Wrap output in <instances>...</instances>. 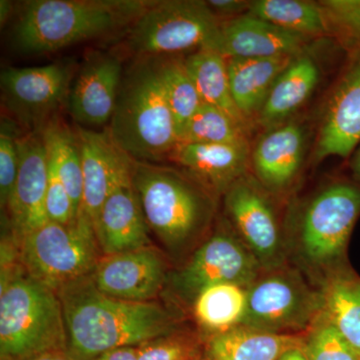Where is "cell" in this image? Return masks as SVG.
<instances>
[{
	"mask_svg": "<svg viewBox=\"0 0 360 360\" xmlns=\"http://www.w3.org/2000/svg\"><path fill=\"white\" fill-rule=\"evenodd\" d=\"M58 293L68 350L78 360H94L115 348L139 347L179 329L172 310L155 302H127L104 295L91 276Z\"/></svg>",
	"mask_w": 360,
	"mask_h": 360,
	"instance_id": "6da1fadb",
	"label": "cell"
},
{
	"mask_svg": "<svg viewBox=\"0 0 360 360\" xmlns=\"http://www.w3.org/2000/svg\"><path fill=\"white\" fill-rule=\"evenodd\" d=\"M150 4L139 0L25 1L13 26V44L25 54L51 53L134 23Z\"/></svg>",
	"mask_w": 360,
	"mask_h": 360,
	"instance_id": "7a4b0ae2",
	"label": "cell"
},
{
	"mask_svg": "<svg viewBox=\"0 0 360 360\" xmlns=\"http://www.w3.org/2000/svg\"><path fill=\"white\" fill-rule=\"evenodd\" d=\"M108 130L132 160H169L179 143V130L153 56L137 58L123 73Z\"/></svg>",
	"mask_w": 360,
	"mask_h": 360,
	"instance_id": "3957f363",
	"label": "cell"
},
{
	"mask_svg": "<svg viewBox=\"0 0 360 360\" xmlns=\"http://www.w3.org/2000/svg\"><path fill=\"white\" fill-rule=\"evenodd\" d=\"M131 181L149 231L170 255L188 248L212 219L213 194L186 172L132 160Z\"/></svg>",
	"mask_w": 360,
	"mask_h": 360,
	"instance_id": "277c9868",
	"label": "cell"
},
{
	"mask_svg": "<svg viewBox=\"0 0 360 360\" xmlns=\"http://www.w3.org/2000/svg\"><path fill=\"white\" fill-rule=\"evenodd\" d=\"M56 349H68L58 293L20 270L1 288V360H22Z\"/></svg>",
	"mask_w": 360,
	"mask_h": 360,
	"instance_id": "5b68a950",
	"label": "cell"
},
{
	"mask_svg": "<svg viewBox=\"0 0 360 360\" xmlns=\"http://www.w3.org/2000/svg\"><path fill=\"white\" fill-rule=\"evenodd\" d=\"M20 245L26 274L56 292L91 276L101 258L94 224L82 210L70 224L49 221Z\"/></svg>",
	"mask_w": 360,
	"mask_h": 360,
	"instance_id": "8992f818",
	"label": "cell"
},
{
	"mask_svg": "<svg viewBox=\"0 0 360 360\" xmlns=\"http://www.w3.org/2000/svg\"><path fill=\"white\" fill-rule=\"evenodd\" d=\"M220 25L219 16L206 1H151L132 23L127 44L137 58L212 51Z\"/></svg>",
	"mask_w": 360,
	"mask_h": 360,
	"instance_id": "52a82bcc",
	"label": "cell"
},
{
	"mask_svg": "<svg viewBox=\"0 0 360 360\" xmlns=\"http://www.w3.org/2000/svg\"><path fill=\"white\" fill-rule=\"evenodd\" d=\"M359 215V184L335 182L319 191L300 219V248L305 259L316 266L340 262Z\"/></svg>",
	"mask_w": 360,
	"mask_h": 360,
	"instance_id": "ba28073f",
	"label": "cell"
},
{
	"mask_svg": "<svg viewBox=\"0 0 360 360\" xmlns=\"http://www.w3.org/2000/svg\"><path fill=\"white\" fill-rule=\"evenodd\" d=\"M323 309L321 293L310 290L293 272H274L248 288V307L241 326L291 335L312 326Z\"/></svg>",
	"mask_w": 360,
	"mask_h": 360,
	"instance_id": "9c48e42d",
	"label": "cell"
},
{
	"mask_svg": "<svg viewBox=\"0 0 360 360\" xmlns=\"http://www.w3.org/2000/svg\"><path fill=\"white\" fill-rule=\"evenodd\" d=\"M72 79L68 63L6 68L0 77L2 103L25 132H42L68 101Z\"/></svg>",
	"mask_w": 360,
	"mask_h": 360,
	"instance_id": "30bf717a",
	"label": "cell"
},
{
	"mask_svg": "<svg viewBox=\"0 0 360 360\" xmlns=\"http://www.w3.org/2000/svg\"><path fill=\"white\" fill-rule=\"evenodd\" d=\"M259 262L241 239L219 232L195 250L189 262L168 283L180 298L193 302L201 290L221 283L248 288L257 281Z\"/></svg>",
	"mask_w": 360,
	"mask_h": 360,
	"instance_id": "8fae6325",
	"label": "cell"
},
{
	"mask_svg": "<svg viewBox=\"0 0 360 360\" xmlns=\"http://www.w3.org/2000/svg\"><path fill=\"white\" fill-rule=\"evenodd\" d=\"M224 196L231 221L262 269H279L284 259L283 238L274 207L259 186L243 176Z\"/></svg>",
	"mask_w": 360,
	"mask_h": 360,
	"instance_id": "7c38bea8",
	"label": "cell"
},
{
	"mask_svg": "<svg viewBox=\"0 0 360 360\" xmlns=\"http://www.w3.org/2000/svg\"><path fill=\"white\" fill-rule=\"evenodd\" d=\"M168 278L167 262L153 246L103 255L91 276L104 295L135 302H153Z\"/></svg>",
	"mask_w": 360,
	"mask_h": 360,
	"instance_id": "4fadbf2b",
	"label": "cell"
},
{
	"mask_svg": "<svg viewBox=\"0 0 360 360\" xmlns=\"http://www.w3.org/2000/svg\"><path fill=\"white\" fill-rule=\"evenodd\" d=\"M20 168L6 212L18 243L26 234L49 222L45 207L49 182V156L42 132L18 137Z\"/></svg>",
	"mask_w": 360,
	"mask_h": 360,
	"instance_id": "5bb4252c",
	"label": "cell"
},
{
	"mask_svg": "<svg viewBox=\"0 0 360 360\" xmlns=\"http://www.w3.org/2000/svg\"><path fill=\"white\" fill-rule=\"evenodd\" d=\"M122 61L116 54H89L71 84L68 110L75 122L101 127L110 122L122 85Z\"/></svg>",
	"mask_w": 360,
	"mask_h": 360,
	"instance_id": "9a60e30c",
	"label": "cell"
},
{
	"mask_svg": "<svg viewBox=\"0 0 360 360\" xmlns=\"http://www.w3.org/2000/svg\"><path fill=\"white\" fill-rule=\"evenodd\" d=\"M328 99L315 146L314 158H347L360 143V47Z\"/></svg>",
	"mask_w": 360,
	"mask_h": 360,
	"instance_id": "2e32d148",
	"label": "cell"
},
{
	"mask_svg": "<svg viewBox=\"0 0 360 360\" xmlns=\"http://www.w3.org/2000/svg\"><path fill=\"white\" fill-rule=\"evenodd\" d=\"M78 142L84 172L82 210L96 224L104 201L131 172V158L116 146L108 129L94 131L78 125Z\"/></svg>",
	"mask_w": 360,
	"mask_h": 360,
	"instance_id": "e0dca14e",
	"label": "cell"
},
{
	"mask_svg": "<svg viewBox=\"0 0 360 360\" xmlns=\"http://www.w3.org/2000/svg\"><path fill=\"white\" fill-rule=\"evenodd\" d=\"M309 37L283 30L248 13L220 25L212 51L225 58H258L305 53Z\"/></svg>",
	"mask_w": 360,
	"mask_h": 360,
	"instance_id": "ac0fdd59",
	"label": "cell"
},
{
	"mask_svg": "<svg viewBox=\"0 0 360 360\" xmlns=\"http://www.w3.org/2000/svg\"><path fill=\"white\" fill-rule=\"evenodd\" d=\"M94 231L103 255L151 246L150 231L132 184L131 172L104 201Z\"/></svg>",
	"mask_w": 360,
	"mask_h": 360,
	"instance_id": "d6986e66",
	"label": "cell"
},
{
	"mask_svg": "<svg viewBox=\"0 0 360 360\" xmlns=\"http://www.w3.org/2000/svg\"><path fill=\"white\" fill-rule=\"evenodd\" d=\"M169 161L181 167L213 195H220L245 176L250 150L248 146L179 143Z\"/></svg>",
	"mask_w": 360,
	"mask_h": 360,
	"instance_id": "ffe728a7",
	"label": "cell"
},
{
	"mask_svg": "<svg viewBox=\"0 0 360 360\" xmlns=\"http://www.w3.org/2000/svg\"><path fill=\"white\" fill-rule=\"evenodd\" d=\"M304 150V130L298 123H283L267 130L251 155L260 184L271 191L290 186L302 167Z\"/></svg>",
	"mask_w": 360,
	"mask_h": 360,
	"instance_id": "44dd1931",
	"label": "cell"
},
{
	"mask_svg": "<svg viewBox=\"0 0 360 360\" xmlns=\"http://www.w3.org/2000/svg\"><path fill=\"white\" fill-rule=\"evenodd\" d=\"M321 79V71L314 58L304 53L296 56L277 78L264 105L258 122L267 130L283 124L307 103Z\"/></svg>",
	"mask_w": 360,
	"mask_h": 360,
	"instance_id": "7402d4cb",
	"label": "cell"
},
{
	"mask_svg": "<svg viewBox=\"0 0 360 360\" xmlns=\"http://www.w3.org/2000/svg\"><path fill=\"white\" fill-rule=\"evenodd\" d=\"M295 58H226L232 98L245 120L258 115L277 78Z\"/></svg>",
	"mask_w": 360,
	"mask_h": 360,
	"instance_id": "603a6c76",
	"label": "cell"
},
{
	"mask_svg": "<svg viewBox=\"0 0 360 360\" xmlns=\"http://www.w3.org/2000/svg\"><path fill=\"white\" fill-rule=\"evenodd\" d=\"M302 345L303 338L298 336L239 326L210 336L205 352L208 360H277Z\"/></svg>",
	"mask_w": 360,
	"mask_h": 360,
	"instance_id": "cb8c5ba5",
	"label": "cell"
},
{
	"mask_svg": "<svg viewBox=\"0 0 360 360\" xmlns=\"http://www.w3.org/2000/svg\"><path fill=\"white\" fill-rule=\"evenodd\" d=\"M321 295L322 311L360 354V277L352 269L336 270Z\"/></svg>",
	"mask_w": 360,
	"mask_h": 360,
	"instance_id": "d4e9b609",
	"label": "cell"
},
{
	"mask_svg": "<svg viewBox=\"0 0 360 360\" xmlns=\"http://www.w3.org/2000/svg\"><path fill=\"white\" fill-rule=\"evenodd\" d=\"M184 65L203 103L224 110L245 125L246 120L232 98L227 59L224 56L210 49H200L184 58Z\"/></svg>",
	"mask_w": 360,
	"mask_h": 360,
	"instance_id": "484cf974",
	"label": "cell"
},
{
	"mask_svg": "<svg viewBox=\"0 0 360 360\" xmlns=\"http://www.w3.org/2000/svg\"><path fill=\"white\" fill-rule=\"evenodd\" d=\"M42 135L47 155L58 170L78 215L84 198V172L77 130L70 129L58 115L45 127Z\"/></svg>",
	"mask_w": 360,
	"mask_h": 360,
	"instance_id": "4316f807",
	"label": "cell"
},
{
	"mask_svg": "<svg viewBox=\"0 0 360 360\" xmlns=\"http://www.w3.org/2000/svg\"><path fill=\"white\" fill-rule=\"evenodd\" d=\"M246 307L248 288L233 283L206 288L193 300L196 321L212 335L241 326Z\"/></svg>",
	"mask_w": 360,
	"mask_h": 360,
	"instance_id": "83f0119b",
	"label": "cell"
},
{
	"mask_svg": "<svg viewBox=\"0 0 360 360\" xmlns=\"http://www.w3.org/2000/svg\"><path fill=\"white\" fill-rule=\"evenodd\" d=\"M245 13L307 37L333 33L328 16L319 2L257 0L250 1Z\"/></svg>",
	"mask_w": 360,
	"mask_h": 360,
	"instance_id": "f1b7e54d",
	"label": "cell"
},
{
	"mask_svg": "<svg viewBox=\"0 0 360 360\" xmlns=\"http://www.w3.org/2000/svg\"><path fill=\"white\" fill-rule=\"evenodd\" d=\"M153 58L180 135L202 101L187 72L184 58L160 56H153Z\"/></svg>",
	"mask_w": 360,
	"mask_h": 360,
	"instance_id": "f546056e",
	"label": "cell"
},
{
	"mask_svg": "<svg viewBox=\"0 0 360 360\" xmlns=\"http://www.w3.org/2000/svg\"><path fill=\"white\" fill-rule=\"evenodd\" d=\"M179 143L248 146L245 125L224 110L203 103L180 132Z\"/></svg>",
	"mask_w": 360,
	"mask_h": 360,
	"instance_id": "4dcf8cb0",
	"label": "cell"
},
{
	"mask_svg": "<svg viewBox=\"0 0 360 360\" xmlns=\"http://www.w3.org/2000/svg\"><path fill=\"white\" fill-rule=\"evenodd\" d=\"M302 347L309 360H360V354L323 311L312 323Z\"/></svg>",
	"mask_w": 360,
	"mask_h": 360,
	"instance_id": "1f68e13d",
	"label": "cell"
},
{
	"mask_svg": "<svg viewBox=\"0 0 360 360\" xmlns=\"http://www.w3.org/2000/svg\"><path fill=\"white\" fill-rule=\"evenodd\" d=\"M139 360H201L200 340L179 329L137 347Z\"/></svg>",
	"mask_w": 360,
	"mask_h": 360,
	"instance_id": "d6a6232c",
	"label": "cell"
},
{
	"mask_svg": "<svg viewBox=\"0 0 360 360\" xmlns=\"http://www.w3.org/2000/svg\"><path fill=\"white\" fill-rule=\"evenodd\" d=\"M328 16L331 32L354 51L360 47V0L319 1Z\"/></svg>",
	"mask_w": 360,
	"mask_h": 360,
	"instance_id": "836d02e7",
	"label": "cell"
},
{
	"mask_svg": "<svg viewBox=\"0 0 360 360\" xmlns=\"http://www.w3.org/2000/svg\"><path fill=\"white\" fill-rule=\"evenodd\" d=\"M20 135L16 124L2 117L0 134V201L4 210L8 205L18 179L20 168L18 139Z\"/></svg>",
	"mask_w": 360,
	"mask_h": 360,
	"instance_id": "e575fe53",
	"label": "cell"
},
{
	"mask_svg": "<svg viewBox=\"0 0 360 360\" xmlns=\"http://www.w3.org/2000/svg\"><path fill=\"white\" fill-rule=\"evenodd\" d=\"M49 156V155H47ZM45 207L49 221L68 225L77 217L75 206L61 181L53 162L49 158V182H47Z\"/></svg>",
	"mask_w": 360,
	"mask_h": 360,
	"instance_id": "d590c367",
	"label": "cell"
},
{
	"mask_svg": "<svg viewBox=\"0 0 360 360\" xmlns=\"http://www.w3.org/2000/svg\"><path fill=\"white\" fill-rule=\"evenodd\" d=\"M208 6L212 8L213 13L220 15H236L246 11L248 13L250 2L240 1V0H210Z\"/></svg>",
	"mask_w": 360,
	"mask_h": 360,
	"instance_id": "8d00e7d4",
	"label": "cell"
},
{
	"mask_svg": "<svg viewBox=\"0 0 360 360\" xmlns=\"http://www.w3.org/2000/svg\"><path fill=\"white\" fill-rule=\"evenodd\" d=\"M94 360H139L137 347H124L104 352Z\"/></svg>",
	"mask_w": 360,
	"mask_h": 360,
	"instance_id": "74e56055",
	"label": "cell"
},
{
	"mask_svg": "<svg viewBox=\"0 0 360 360\" xmlns=\"http://www.w3.org/2000/svg\"><path fill=\"white\" fill-rule=\"evenodd\" d=\"M22 360H78L68 349L49 350Z\"/></svg>",
	"mask_w": 360,
	"mask_h": 360,
	"instance_id": "f35d334b",
	"label": "cell"
},
{
	"mask_svg": "<svg viewBox=\"0 0 360 360\" xmlns=\"http://www.w3.org/2000/svg\"><path fill=\"white\" fill-rule=\"evenodd\" d=\"M302 345L290 348L277 360H309L304 350H303Z\"/></svg>",
	"mask_w": 360,
	"mask_h": 360,
	"instance_id": "ab89813d",
	"label": "cell"
},
{
	"mask_svg": "<svg viewBox=\"0 0 360 360\" xmlns=\"http://www.w3.org/2000/svg\"><path fill=\"white\" fill-rule=\"evenodd\" d=\"M13 2L7 0L0 1V22L1 26L6 25L8 20L9 16L13 13Z\"/></svg>",
	"mask_w": 360,
	"mask_h": 360,
	"instance_id": "60d3db41",
	"label": "cell"
},
{
	"mask_svg": "<svg viewBox=\"0 0 360 360\" xmlns=\"http://www.w3.org/2000/svg\"><path fill=\"white\" fill-rule=\"evenodd\" d=\"M352 170L355 180L360 186V143L354 150V158L352 160Z\"/></svg>",
	"mask_w": 360,
	"mask_h": 360,
	"instance_id": "b9f144b4",
	"label": "cell"
},
{
	"mask_svg": "<svg viewBox=\"0 0 360 360\" xmlns=\"http://www.w3.org/2000/svg\"><path fill=\"white\" fill-rule=\"evenodd\" d=\"M201 360H208L207 357H205V359H201Z\"/></svg>",
	"mask_w": 360,
	"mask_h": 360,
	"instance_id": "7bdbcfd3",
	"label": "cell"
}]
</instances>
